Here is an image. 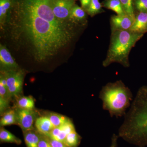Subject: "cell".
I'll return each mask as SVG.
<instances>
[{
	"instance_id": "obj_9",
	"label": "cell",
	"mask_w": 147,
	"mask_h": 147,
	"mask_svg": "<svg viewBox=\"0 0 147 147\" xmlns=\"http://www.w3.org/2000/svg\"><path fill=\"white\" fill-rule=\"evenodd\" d=\"M129 30L142 34L147 32V12H138L135 13L134 23Z\"/></svg>"
},
{
	"instance_id": "obj_19",
	"label": "cell",
	"mask_w": 147,
	"mask_h": 147,
	"mask_svg": "<svg viewBox=\"0 0 147 147\" xmlns=\"http://www.w3.org/2000/svg\"><path fill=\"white\" fill-rule=\"evenodd\" d=\"M81 139L82 137L75 130L67 135L63 143L68 147H78Z\"/></svg>"
},
{
	"instance_id": "obj_18",
	"label": "cell",
	"mask_w": 147,
	"mask_h": 147,
	"mask_svg": "<svg viewBox=\"0 0 147 147\" xmlns=\"http://www.w3.org/2000/svg\"><path fill=\"white\" fill-rule=\"evenodd\" d=\"M45 115L50 119L55 127L61 126L70 119L65 116L55 113H47Z\"/></svg>"
},
{
	"instance_id": "obj_7",
	"label": "cell",
	"mask_w": 147,
	"mask_h": 147,
	"mask_svg": "<svg viewBox=\"0 0 147 147\" xmlns=\"http://www.w3.org/2000/svg\"><path fill=\"white\" fill-rule=\"evenodd\" d=\"M135 17L125 14L113 15L110 19L111 32L115 31L129 30L134 23Z\"/></svg>"
},
{
	"instance_id": "obj_17",
	"label": "cell",
	"mask_w": 147,
	"mask_h": 147,
	"mask_svg": "<svg viewBox=\"0 0 147 147\" xmlns=\"http://www.w3.org/2000/svg\"><path fill=\"white\" fill-rule=\"evenodd\" d=\"M104 7L114 11L117 15L126 14L120 0H105L103 3Z\"/></svg>"
},
{
	"instance_id": "obj_21",
	"label": "cell",
	"mask_w": 147,
	"mask_h": 147,
	"mask_svg": "<svg viewBox=\"0 0 147 147\" xmlns=\"http://www.w3.org/2000/svg\"><path fill=\"white\" fill-rule=\"evenodd\" d=\"M124 10L127 15L135 17V13L134 7V0H120Z\"/></svg>"
},
{
	"instance_id": "obj_25",
	"label": "cell",
	"mask_w": 147,
	"mask_h": 147,
	"mask_svg": "<svg viewBox=\"0 0 147 147\" xmlns=\"http://www.w3.org/2000/svg\"><path fill=\"white\" fill-rule=\"evenodd\" d=\"M46 137L52 147H68L63 142L51 139L47 136Z\"/></svg>"
},
{
	"instance_id": "obj_2",
	"label": "cell",
	"mask_w": 147,
	"mask_h": 147,
	"mask_svg": "<svg viewBox=\"0 0 147 147\" xmlns=\"http://www.w3.org/2000/svg\"><path fill=\"white\" fill-rule=\"evenodd\" d=\"M99 98L102 101V109L108 111L112 117H124L133 100L131 90L121 80L103 86Z\"/></svg>"
},
{
	"instance_id": "obj_22",
	"label": "cell",
	"mask_w": 147,
	"mask_h": 147,
	"mask_svg": "<svg viewBox=\"0 0 147 147\" xmlns=\"http://www.w3.org/2000/svg\"><path fill=\"white\" fill-rule=\"evenodd\" d=\"M10 5L11 0L0 1V18L1 20L5 16Z\"/></svg>"
},
{
	"instance_id": "obj_3",
	"label": "cell",
	"mask_w": 147,
	"mask_h": 147,
	"mask_svg": "<svg viewBox=\"0 0 147 147\" xmlns=\"http://www.w3.org/2000/svg\"><path fill=\"white\" fill-rule=\"evenodd\" d=\"M144 35L129 30L111 32L110 45L102 66L107 67L113 63H118L125 68L129 67L130 51Z\"/></svg>"
},
{
	"instance_id": "obj_8",
	"label": "cell",
	"mask_w": 147,
	"mask_h": 147,
	"mask_svg": "<svg viewBox=\"0 0 147 147\" xmlns=\"http://www.w3.org/2000/svg\"><path fill=\"white\" fill-rule=\"evenodd\" d=\"M0 63L3 70L18 69V66L5 46H0Z\"/></svg>"
},
{
	"instance_id": "obj_27",
	"label": "cell",
	"mask_w": 147,
	"mask_h": 147,
	"mask_svg": "<svg viewBox=\"0 0 147 147\" xmlns=\"http://www.w3.org/2000/svg\"><path fill=\"white\" fill-rule=\"evenodd\" d=\"M91 0H80L82 7L84 10H86L89 6Z\"/></svg>"
},
{
	"instance_id": "obj_1",
	"label": "cell",
	"mask_w": 147,
	"mask_h": 147,
	"mask_svg": "<svg viewBox=\"0 0 147 147\" xmlns=\"http://www.w3.org/2000/svg\"><path fill=\"white\" fill-rule=\"evenodd\" d=\"M124 117L119 137L138 147L147 146V86L139 88Z\"/></svg>"
},
{
	"instance_id": "obj_13",
	"label": "cell",
	"mask_w": 147,
	"mask_h": 147,
	"mask_svg": "<svg viewBox=\"0 0 147 147\" xmlns=\"http://www.w3.org/2000/svg\"><path fill=\"white\" fill-rule=\"evenodd\" d=\"M23 133L27 147H38L40 134L36 129L24 131Z\"/></svg>"
},
{
	"instance_id": "obj_23",
	"label": "cell",
	"mask_w": 147,
	"mask_h": 147,
	"mask_svg": "<svg viewBox=\"0 0 147 147\" xmlns=\"http://www.w3.org/2000/svg\"><path fill=\"white\" fill-rule=\"evenodd\" d=\"M134 7L138 12H147V0H134Z\"/></svg>"
},
{
	"instance_id": "obj_20",
	"label": "cell",
	"mask_w": 147,
	"mask_h": 147,
	"mask_svg": "<svg viewBox=\"0 0 147 147\" xmlns=\"http://www.w3.org/2000/svg\"><path fill=\"white\" fill-rule=\"evenodd\" d=\"M102 7V5L99 0H91L90 3L86 11L90 16H93L104 11Z\"/></svg>"
},
{
	"instance_id": "obj_26",
	"label": "cell",
	"mask_w": 147,
	"mask_h": 147,
	"mask_svg": "<svg viewBox=\"0 0 147 147\" xmlns=\"http://www.w3.org/2000/svg\"><path fill=\"white\" fill-rule=\"evenodd\" d=\"M118 135L113 134L111 138V144L110 147H117L118 139L119 138Z\"/></svg>"
},
{
	"instance_id": "obj_28",
	"label": "cell",
	"mask_w": 147,
	"mask_h": 147,
	"mask_svg": "<svg viewBox=\"0 0 147 147\" xmlns=\"http://www.w3.org/2000/svg\"></svg>"
},
{
	"instance_id": "obj_4",
	"label": "cell",
	"mask_w": 147,
	"mask_h": 147,
	"mask_svg": "<svg viewBox=\"0 0 147 147\" xmlns=\"http://www.w3.org/2000/svg\"><path fill=\"white\" fill-rule=\"evenodd\" d=\"M2 71L5 74L9 94L11 99L22 95L24 76L23 71L18 69Z\"/></svg>"
},
{
	"instance_id": "obj_24",
	"label": "cell",
	"mask_w": 147,
	"mask_h": 147,
	"mask_svg": "<svg viewBox=\"0 0 147 147\" xmlns=\"http://www.w3.org/2000/svg\"><path fill=\"white\" fill-rule=\"evenodd\" d=\"M38 147H52L45 135L40 134Z\"/></svg>"
},
{
	"instance_id": "obj_11",
	"label": "cell",
	"mask_w": 147,
	"mask_h": 147,
	"mask_svg": "<svg viewBox=\"0 0 147 147\" xmlns=\"http://www.w3.org/2000/svg\"><path fill=\"white\" fill-rule=\"evenodd\" d=\"M86 18V10L82 7L77 5L74 6L69 15V21L72 24H84Z\"/></svg>"
},
{
	"instance_id": "obj_12",
	"label": "cell",
	"mask_w": 147,
	"mask_h": 147,
	"mask_svg": "<svg viewBox=\"0 0 147 147\" xmlns=\"http://www.w3.org/2000/svg\"><path fill=\"white\" fill-rule=\"evenodd\" d=\"M15 99V108L25 110H35V100L32 96L21 95Z\"/></svg>"
},
{
	"instance_id": "obj_5",
	"label": "cell",
	"mask_w": 147,
	"mask_h": 147,
	"mask_svg": "<svg viewBox=\"0 0 147 147\" xmlns=\"http://www.w3.org/2000/svg\"><path fill=\"white\" fill-rule=\"evenodd\" d=\"M16 111L17 125L23 132L35 129L34 125L37 118L38 113L35 110H29L14 108Z\"/></svg>"
},
{
	"instance_id": "obj_16",
	"label": "cell",
	"mask_w": 147,
	"mask_h": 147,
	"mask_svg": "<svg viewBox=\"0 0 147 147\" xmlns=\"http://www.w3.org/2000/svg\"><path fill=\"white\" fill-rule=\"evenodd\" d=\"M0 141L2 143H9L20 145L22 143L21 139L11 133L10 131L1 127L0 129Z\"/></svg>"
},
{
	"instance_id": "obj_6",
	"label": "cell",
	"mask_w": 147,
	"mask_h": 147,
	"mask_svg": "<svg viewBox=\"0 0 147 147\" xmlns=\"http://www.w3.org/2000/svg\"><path fill=\"white\" fill-rule=\"evenodd\" d=\"M75 5L74 0H53L52 7L53 13L59 20L64 22H70L69 15Z\"/></svg>"
},
{
	"instance_id": "obj_15",
	"label": "cell",
	"mask_w": 147,
	"mask_h": 147,
	"mask_svg": "<svg viewBox=\"0 0 147 147\" xmlns=\"http://www.w3.org/2000/svg\"><path fill=\"white\" fill-rule=\"evenodd\" d=\"M69 134L64 125L58 127H54L49 134L46 135L51 139L64 142L66 136Z\"/></svg>"
},
{
	"instance_id": "obj_14",
	"label": "cell",
	"mask_w": 147,
	"mask_h": 147,
	"mask_svg": "<svg viewBox=\"0 0 147 147\" xmlns=\"http://www.w3.org/2000/svg\"><path fill=\"white\" fill-rule=\"evenodd\" d=\"M0 125L1 127L17 124V117L15 109H8L1 115Z\"/></svg>"
},
{
	"instance_id": "obj_10",
	"label": "cell",
	"mask_w": 147,
	"mask_h": 147,
	"mask_svg": "<svg viewBox=\"0 0 147 147\" xmlns=\"http://www.w3.org/2000/svg\"><path fill=\"white\" fill-rule=\"evenodd\" d=\"M34 127L39 134L47 135L54 128L50 119L46 116L38 117L36 120Z\"/></svg>"
}]
</instances>
